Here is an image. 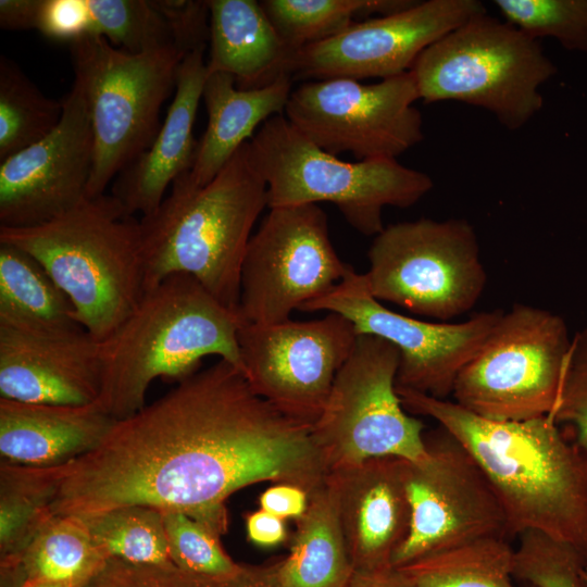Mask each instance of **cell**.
Segmentation results:
<instances>
[{"instance_id": "7", "label": "cell", "mask_w": 587, "mask_h": 587, "mask_svg": "<svg viewBox=\"0 0 587 587\" xmlns=\"http://www.w3.org/2000/svg\"><path fill=\"white\" fill-rule=\"evenodd\" d=\"M410 71L424 102L479 107L516 130L542 108L540 87L557 66L540 40L485 12L427 47Z\"/></svg>"}, {"instance_id": "34", "label": "cell", "mask_w": 587, "mask_h": 587, "mask_svg": "<svg viewBox=\"0 0 587 587\" xmlns=\"http://www.w3.org/2000/svg\"><path fill=\"white\" fill-rule=\"evenodd\" d=\"M89 34L105 38L113 46L140 52L173 43L168 26L147 0H86Z\"/></svg>"}, {"instance_id": "27", "label": "cell", "mask_w": 587, "mask_h": 587, "mask_svg": "<svg viewBox=\"0 0 587 587\" xmlns=\"http://www.w3.org/2000/svg\"><path fill=\"white\" fill-rule=\"evenodd\" d=\"M108 558L82 517L52 515L20 558L24 586L60 584L84 587L105 565Z\"/></svg>"}, {"instance_id": "44", "label": "cell", "mask_w": 587, "mask_h": 587, "mask_svg": "<svg viewBox=\"0 0 587 587\" xmlns=\"http://www.w3.org/2000/svg\"><path fill=\"white\" fill-rule=\"evenodd\" d=\"M26 587H68V586H64L60 584H36V585L26 586Z\"/></svg>"}, {"instance_id": "39", "label": "cell", "mask_w": 587, "mask_h": 587, "mask_svg": "<svg viewBox=\"0 0 587 587\" xmlns=\"http://www.w3.org/2000/svg\"><path fill=\"white\" fill-rule=\"evenodd\" d=\"M36 29L50 40L68 45L88 35L86 0H42Z\"/></svg>"}, {"instance_id": "15", "label": "cell", "mask_w": 587, "mask_h": 587, "mask_svg": "<svg viewBox=\"0 0 587 587\" xmlns=\"http://www.w3.org/2000/svg\"><path fill=\"white\" fill-rule=\"evenodd\" d=\"M358 336L353 324L334 312L311 321L242 322L238 345L243 375L258 396L313 426Z\"/></svg>"}, {"instance_id": "26", "label": "cell", "mask_w": 587, "mask_h": 587, "mask_svg": "<svg viewBox=\"0 0 587 587\" xmlns=\"http://www.w3.org/2000/svg\"><path fill=\"white\" fill-rule=\"evenodd\" d=\"M0 323L62 330L82 326L67 296L28 252L0 242Z\"/></svg>"}, {"instance_id": "29", "label": "cell", "mask_w": 587, "mask_h": 587, "mask_svg": "<svg viewBox=\"0 0 587 587\" xmlns=\"http://www.w3.org/2000/svg\"><path fill=\"white\" fill-rule=\"evenodd\" d=\"M53 488L46 467L1 461V569L17 566L32 539L52 516L49 505Z\"/></svg>"}, {"instance_id": "28", "label": "cell", "mask_w": 587, "mask_h": 587, "mask_svg": "<svg viewBox=\"0 0 587 587\" xmlns=\"http://www.w3.org/2000/svg\"><path fill=\"white\" fill-rule=\"evenodd\" d=\"M397 569L415 587H515L514 548L499 537L474 540Z\"/></svg>"}, {"instance_id": "37", "label": "cell", "mask_w": 587, "mask_h": 587, "mask_svg": "<svg viewBox=\"0 0 587 587\" xmlns=\"http://www.w3.org/2000/svg\"><path fill=\"white\" fill-rule=\"evenodd\" d=\"M549 416L566 425L587 452V326L572 338L559 397Z\"/></svg>"}, {"instance_id": "18", "label": "cell", "mask_w": 587, "mask_h": 587, "mask_svg": "<svg viewBox=\"0 0 587 587\" xmlns=\"http://www.w3.org/2000/svg\"><path fill=\"white\" fill-rule=\"evenodd\" d=\"M93 136L86 102L73 85L58 126L38 142L0 161V226L45 224L86 198Z\"/></svg>"}, {"instance_id": "22", "label": "cell", "mask_w": 587, "mask_h": 587, "mask_svg": "<svg viewBox=\"0 0 587 587\" xmlns=\"http://www.w3.org/2000/svg\"><path fill=\"white\" fill-rule=\"evenodd\" d=\"M114 421L98 402L66 405L0 398L2 460L39 467L66 464L92 450Z\"/></svg>"}, {"instance_id": "4", "label": "cell", "mask_w": 587, "mask_h": 587, "mask_svg": "<svg viewBox=\"0 0 587 587\" xmlns=\"http://www.w3.org/2000/svg\"><path fill=\"white\" fill-rule=\"evenodd\" d=\"M242 320L195 277L173 274L147 289L130 314L100 341V407L115 421L146 405L150 384L177 383L217 355L243 374L238 345Z\"/></svg>"}, {"instance_id": "36", "label": "cell", "mask_w": 587, "mask_h": 587, "mask_svg": "<svg viewBox=\"0 0 587 587\" xmlns=\"http://www.w3.org/2000/svg\"><path fill=\"white\" fill-rule=\"evenodd\" d=\"M171 561L177 567L205 575H226L239 563L224 550L220 536L189 515L162 512Z\"/></svg>"}, {"instance_id": "23", "label": "cell", "mask_w": 587, "mask_h": 587, "mask_svg": "<svg viewBox=\"0 0 587 587\" xmlns=\"http://www.w3.org/2000/svg\"><path fill=\"white\" fill-rule=\"evenodd\" d=\"M292 80L284 74L266 86L239 89L233 76L207 72L202 99L208 125L197 145L193 164L185 173L188 182L195 186L210 183L261 123L284 114Z\"/></svg>"}, {"instance_id": "38", "label": "cell", "mask_w": 587, "mask_h": 587, "mask_svg": "<svg viewBox=\"0 0 587 587\" xmlns=\"http://www.w3.org/2000/svg\"><path fill=\"white\" fill-rule=\"evenodd\" d=\"M151 2L165 20L173 43L184 55L207 46L210 37V12L207 1L153 0Z\"/></svg>"}, {"instance_id": "14", "label": "cell", "mask_w": 587, "mask_h": 587, "mask_svg": "<svg viewBox=\"0 0 587 587\" xmlns=\"http://www.w3.org/2000/svg\"><path fill=\"white\" fill-rule=\"evenodd\" d=\"M425 444L426 457L405 464L411 520L394 567L474 540L510 538L500 499L464 446L440 426L425 433Z\"/></svg>"}, {"instance_id": "6", "label": "cell", "mask_w": 587, "mask_h": 587, "mask_svg": "<svg viewBox=\"0 0 587 587\" xmlns=\"http://www.w3.org/2000/svg\"><path fill=\"white\" fill-rule=\"evenodd\" d=\"M248 149L265 182L268 209L332 202L366 236L384 229L385 207H412L434 186L429 175L397 159L342 161L307 139L284 114L265 121Z\"/></svg>"}, {"instance_id": "33", "label": "cell", "mask_w": 587, "mask_h": 587, "mask_svg": "<svg viewBox=\"0 0 587 587\" xmlns=\"http://www.w3.org/2000/svg\"><path fill=\"white\" fill-rule=\"evenodd\" d=\"M279 560L263 564L239 563L226 575H205L176 565L136 564L109 559L84 587H280Z\"/></svg>"}, {"instance_id": "11", "label": "cell", "mask_w": 587, "mask_h": 587, "mask_svg": "<svg viewBox=\"0 0 587 587\" xmlns=\"http://www.w3.org/2000/svg\"><path fill=\"white\" fill-rule=\"evenodd\" d=\"M399 352L390 342L359 335L313 425L328 472L371 458L410 462L427 454L424 424L408 414L396 388Z\"/></svg>"}, {"instance_id": "21", "label": "cell", "mask_w": 587, "mask_h": 587, "mask_svg": "<svg viewBox=\"0 0 587 587\" xmlns=\"http://www.w3.org/2000/svg\"><path fill=\"white\" fill-rule=\"evenodd\" d=\"M205 46L180 61L172 103L150 147L115 178L111 195L134 215L153 212L166 190L193 164V124L207 77Z\"/></svg>"}, {"instance_id": "20", "label": "cell", "mask_w": 587, "mask_h": 587, "mask_svg": "<svg viewBox=\"0 0 587 587\" xmlns=\"http://www.w3.org/2000/svg\"><path fill=\"white\" fill-rule=\"evenodd\" d=\"M405 464L403 459L378 457L327 475L354 572L394 567L411 520Z\"/></svg>"}, {"instance_id": "45", "label": "cell", "mask_w": 587, "mask_h": 587, "mask_svg": "<svg viewBox=\"0 0 587 587\" xmlns=\"http://www.w3.org/2000/svg\"><path fill=\"white\" fill-rule=\"evenodd\" d=\"M582 579H583V583H584L585 587H587V569L583 570Z\"/></svg>"}, {"instance_id": "1", "label": "cell", "mask_w": 587, "mask_h": 587, "mask_svg": "<svg viewBox=\"0 0 587 587\" xmlns=\"http://www.w3.org/2000/svg\"><path fill=\"white\" fill-rule=\"evenodd\" d=\"M47 471L52 515L146 505L185 513L220 537L235 491L272 482L310 496L328 475L313 426L258 396L223 359L114 421L92 450Z\"/></svg>"}, {"instance_id": "10", "label": "cell", "mask_w": 587, "mask_h": 587, "mask_svg": "<svg viewBox=\"0 0 587 587\" xmlns=\"http://www.w3.org/2000/svg\"><path fill=\"white\" fill-rule=\"evenodd\" d=\"M571 341L560 315L529 304H513L461 370L452 401L495 421L550 415Z\"/></svg>"}, {"instance_id": "43", "label": "cell", "mask_w": 587, "mask_h": 587, "mask_svg": "<svg viewBox=\"0 0 587 587\" xmlns=\"http://www.w3.org/2000/svg\"><path fill=\"white\" fill-rule=\"evenodd\" d=\"M347 587H415L397 567L382 571L353 572Z\"/></svg>"}, {"instance_id": "25", "label": "cell", "mask_w": 587, "mask_h": 587, "mask_svg": "<svg viewBox=\"0 0 587 587\" xmlns=\"http://www.w3.org/2000/svg\"><path fill=\"white\" fill-rule=\"evenodd\" d=\"M280 559V587H347L353 566L341 530L336 495L326 484L309 496V505Z\"/></svg>"}, {"instance_id": "16", "label": "cell", "mask_w": 587, "mask_h": 587, "mask_svg": "<svg viewBox=\"0 0 587 587\" xmlns=\"http://www.w3.org/2000/svg\"><path fill=\"white\" fill-rule=\"evenodd\" d=\"M300 311H328L347 317L359 335H372L399 352L396 386L437 399L452 395L458 375L484 345L503 311L474 314L459 323L429 322L394 312L375 299L353 268L328 294Z\"/></svg>"}, {"instance_id": "13", "label": "cell", "mask_w": 587, "mask_h": 587, "mask_svg": "<svg viewBox=\"0 0 587 587\" xmlns=\"http://www.w3.org/2000/svg\"><path fill=\"white\" fill-rule=\"evenodd\" d=\"M352 268L335 251L319 204L270 209L246 250L238 313L252 324L290 320Z\"/></svg>"}, {"instance_id": "19", "label": "cell", "mask_w": 587, "mask_h": 587, "mask_svg": "<svg viewBox=\"0 0 587 587\" xmlns=\"http://www.w3.org/2000/svg\"><path fill=\"white\" fill-rule=\"evenodd\" d=\"M100 341L83 326L50 330L0 323V398L48 404L98 401Z\"/></svg>"}, {"instance_id": "35", "label": "cell", "mask_w": 587, "mask_h": 587, "mask_svg": "<svg viewBox=\"0 0 587 587\" xmlns=\"http://www.w3.org/2000/svg\"><path fill=\"white\" fill-rule=\"evenodd\" d=\"M502 20L540 40L551 37L571 51L587 52V0H495Z\"/></svg>"}, {"instance_id": "8", "label": "cell", "mask_w": 587, "mask_h": 587, "mask_svg": "<svg viewBox=\"0 0 587 587\" xmlns=\"http://www.w3.org/2000/svg\"><path fill=\"white\" fill-rule=\"evenodd\" d=\"M68 47L73 85L91 122L93 157L86 198H95L154 140L161 107L175 89L185 55L174 43L129 52L96 35Z\"/></svg>"}, {"instance_id": "3", "label": "cell", "mask_w": 587, "mask_h": 587, "mask_svg": "<svg viewBox=\"0 0 587 587\" xmlns=\"http://www.w3.org/2000/svg\"><path fill=\"white\" fill-rule=\"evenodd\" d=\"M185 173L139 220L146 290L173 274H188L238 311L251 230L267 208L265 182L251 162L248 141L207 185L190 184Z\"/></svg>"}, {"instance_id": "30", "label": "cell", "mask_w": 587, "mask_h": 587, "mask_svg": "<svg viewBox=\"0 0 587 587\" xmlns=\"http://www.w3.org/2000/svg\"><path fill=\"white\" fill-rule=\"evenodd\" d=\"M266 16L285 45L297 50L347 28L357 16H385L411 7L413 0H262Z\"/></svg>"}, {"instance_id": "24", "label": "cell", "mask_w": 587, "mask_h": 587, "mask_svg": "<svg viewBox=\"0 0 587 587\" xmlns=\"http://www.w3.org/2000/svg\"><path fill=\"white\" fill-rule=\"evenodd\" d=\"M207 2L210 12L208 73L233 76L239 89L260 88L284 74L290 75L295 52L282 40L260 1Z\"/></svg>"}, {"instance_id": "5", "label": "cell", "mask_w": 587, "mask_h": 587, "mask_svg": "<svg viewBox=\"0 0 587 587\" xmlns=\"http://www.w3.org/2000/svg\"><path fill=\"white\" fill-rule=\"evenodd\" d=\"M0 242L43 266L97 341L118 327L146 291L139 220L111 193L85 198L38 226H0Z\"/></svg>"}, {"instance_id": "2", "label": "cell", "mask_w": 587, "mask_h": 587, "mask_svg": "<svg viewBox=\"0 0 587 587\" xmlns=\"http://www.w3.org/2000/svg\"><path fill=\"white\" fill-rule=\"evenodd\" d=\"M396 388L409 413L432 417L473 455L500 499L510 538L541 534L587 565V452L570 429L549 415L489 420L454 401Z\"/></svg>"}, {"instance_id": "42", "label": "cell", "mask_w": 587, "mask_h": 587, "mask_svg": "<svg viewBox=\"0 0 587 587\" xmlns=\"http://www.w3.org/2000/svg\"><path fill=\"white\" fill-rule=\"evenodd\" d=\"M42 0H0V26L5 30L37 27Z\"/></svg>"}, {"instance_id": "9", "label": "cell", "mask_w": 587, "mask_h": 587, "mask_svg": "<svg viewBox=\"0 0 587 587\" xmlns=\"http://www.w3.org/2000/svg\"><path fill=\"white\" fill-rule=\"evenodd\" d=\"M367 258L363 275L375 299L442 322L473 309L487 285L476 232L463 218L388 225Z\"/></svg>"}, {"instance_id": "17", "label": "cell", "mask_w": 587, "mask_h": 587, "mask_svg": "<svg viewBox=\"0 0 587 587\" xmlns=\"http://www.w3.org/2000/svg\"><path fill=\"white\" fill-rule=\"evenodd\" d=\"M478 0H426L394 14L351 23L338 34L297 50L292 79L389 78L409 72L432 43L475 15Z\"/></svg>"}, {"instance_id": "31", "label": "cell", "mask_w": 587, "mask_h": 587, "mask_svg": "<svg viewBox=\"0 0 587 587\" xmlns=\"http://www.w3.org/2000/svg\"><path fill=\"white\" fill-rule=\"evenodd\" d=\"M62 113L63 100L47 98L12 60L0 58V161L49 135Z\"/></svg>"}, {"instance_id": "32", "label": "cell", "mask_w": 587, "mask_h": 587, "mask_svg": "<svg viewBox=\"0 0 587 587\" xmlns=\"http://www.w3.org/2000/svg\"><path fill=\"white\" fill-rule=\"evenodd\" d=\"M77 516L85 522L108 560L172 564L161 511L146 505H126Z\"/></svg>"}, {"instance_id": "12", "label": "cell", "mask_w": 587, "mask_h": 587, "mask_svg": "<svg viewBox=\"0 0 587 587\" xmlns=\"http://www.w3.org/2000/svg\"><path fill=\"white\" fill-rule=\"evenodd\" d=\"M417 100L411 71L375 84L328 78L291 90L284 113L300 134L333 155L397 159L424 139Z\"/></svg>"}, {"instance_id": "41", "label": "cell", "mask_w": 587, "mask_h": 587, "mask_svg": "<svg viewBox=\"0 0 587 587\" xmlns=\"http://www.w3.org/2000/svg\"><path fill=\"white\" fill-rule=\"evenodd\" d=\"M248 539L259 547H275L288 539L286 520L262 509L246 516Z\"/></svg>"}, {"instance_id": "40", "label": "cell", "mask_w": 587, "mask_h": 587, "mask_svg": "<svg viewBox=\"0 0 587 587\" xmlns=\"http://www.w3.org/2000/svg\"><path fill=\"white\" fill-rule=\"evenodd\" d=\"M260 509L284 520H299L309 505L308 492L291 484H274L259 498Z\"/></svg>"}]
</instances>
